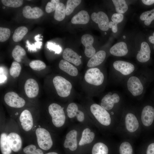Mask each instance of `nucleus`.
Returning a JSON list of instances; mask_svg holds the SVG:
<instances>
[{
  "instance_id": "1",
  "label": "nucleus",
  "mask_w": 154,
  "mask_h": 154,
  "mask_svg": "<svg viewBox=\"0 0 154 154\" xmlns=\"http://www.w3.org/2000/svg\"><path fill=\"white\" fill-rule=\"evenodd\" d=\"M47 114L45 117H40V121L57 133L67 125L68 121L64 108L55 102L48 106Z\"/></svg>"
},
{
  "instance_id": "2",
  "label": "nucleus",
  "mask_w": 154,
  "mask_h": 154,
  "mask_svg": "<svg viewBox=\"0 0 154 154\" xmlns=\"http://www.w3.org/2000/svg\"><path fill=\"white\" fill-rule=\"evenodd\" d=\"M40 116L28 109L21 111L16 120L25 141H33L35 129L39 122Z\"/></svg>"
},
{
  "instance_id": "3",
  "label": "nucleus",
  "mask_w": 154,
  "mask_h": 154,
  "mask_svg": "<svg viewBox=\"0 0 154 154\" xmlns=\"http://www.w3.org/2000/svg\"><path fill=\"white\" fill-rule=\"evenodd\" d=\"M57 133L39 121L34 133L33 141L42 150L48 151L57 141Z\"/></svg>"
},
{
  "instance_id": "4",
  "label": "nucleus",
  "mask_w": 154,
  "mask_h": 154,
  "mask_svg": "<svg viewBox=\"0 0 154 154\" xmlns=\"http://www.w3.org/2000/svg\"><path fill=\"white\" fill-rule=\"evenodd\" d=\"M89 109L88 114L94 125L105 128L111 126L112 119L111 114L100 105L92 103Z\"/></svg>"
},
{
  "instance_id": "5",
  "label": "nucleus",
  "mask_w": 154,
  "mask_h": 154,
  "mask_svg": "<svg viewBox=\"0 0 154 154\" xmlns=\"http://www.w3.org/2000/svg\"><path fill=\"white\" fill-rule=\"evenodd\" d=\"M66 112L68 122H75L81 126L94 125L86 112L75 102H71L67 105Z\"/></svg>"
},
{
  "instance_id": "6",
  "label": "nucleus",
  "mask_w": 154,
  "mask_h": 154,
  "mask_svg": "<svg viewBox=\"0 0 154 154\" xmlns=\"http://www.w3.org/2000/svg\"><path fill=\"white\" fill-rule=\"evenodd\" d=\"M7 139L13 151L17 153L22 149L23 139L16 121L11 118L7 119Z\"/></svg>"
},
{
  "instance_id": "7",
  "label": "nucleus",
  "mask_w": 154,
  "mask_h": 154,
  "mask_svg": "<svg viewBox=\"0 0 154 154\" xmlns=\"http://www.w3.org/2000/svg\"><path fill=\"white\" fill-rule=\"evenodd\" d=\"M154 78L151 71L143 80L136 76H131L127 82V90L133 96H139L143 94L146 88L152 81Z\"/></svg>"
},
{
  "instance_id": "8",
  "label": "nucleus",
  "mask_w": 154,
  "mask_h": 154,
  "mask_svg": "<svg viewBox=\"0 0 154 154\" xmlns=\"http://www.w3.org/2000/svg\"><path fill=\"white\" fill-rule=\"evenodd\" d=\"M82 126L76 125L71 127L68 131L62 141L65 149L72 151H76L78 147V139L81 129Z\"/></svg>"
},
{
  "instance_id": "9",
  "label": "nucleus",
  "mask_w": 154,
  "mask_h": 154,
  "mask_svg": "<svg viewBox=\"0 0 154 154\" xmlns=\"http://www.w3.org/2000/svg\"><path fill=\"white\" fill-rule=\"evenodd\" d=\"M53 83L57 94L62 98L68 97L70 94L72 85L68 80L60 76L54 77Z\"/></svg>"
},
{
  "instance_id": "10",
  "label": "nucleus",
  "mask_w": 154,
  "mask_h": 154,
  "mask_svg": "<svg viewBox=\"0 0 154 154\" xmlns=\"http://www.w3.org/2000/svg\"><path fill=\"white\" fill-rule=\"evenodd\" d=\"M0 147L2 154H11L12 151L7 139V119L1 116Z\"/></svg>"
},
{
  "instance_id": "11",
  "label": "nucleus",
  "mask_w": 154,
  "mask_h": 154,
  "mask_svg": "<svg viewBox=\"0 0 154 154\" xmlns=\"http://www.w3.org/2000/svg\"><path fill=\"white\" fill-rule=\"evenodd\" d=\"M104 78L103 73L97 68H89L84 75V80L87 83L96 86L101 85L104 82Z\"/></svg>"
},
{
  "instance_id": "12",
  "label": "nucleus",
  "mask_w": 154,
  "mask_h": 154,
  "mask_svg": "<svg viewBox=\"0 0 154 154\" xmlns=\"http://www.w3.org/2000/svg\"><path fill=\"white\" fill-rule=\"evenodd\" d=\"M92 126H82L78 139V146H85L92 143L96 140V133Z\"/></svg>"
},
{
  "instance_id": "13",
  "label": "nucleus",
  "mask_w": 154,
  "mask_h": 154,
  "mask_svg": "<svg viewBox=\"0 0 154 154\" xmlns=\"http://www.w3.org/2000/svg\"><path fill=\"white\" fill-rule=\"evenodd\" d=\"M4 100L8 106L14 109H21L26 104L25 100L13 92H10L6 94Z\"/></svg>"
},
{
  "instance_id": "14",
  "label": "nucleus",
  "mask_w": 154,
  "mask_h": 154,
  "mask_svg": "<svg viewBox=\"0 0 154 154\" xmlns=\"http://www.w3.org/2000/svg\"><path fill=\"white\" fill-rule=\"evenodd\" d=\"M120 101V97L116 93H109L104 96L101 100L100 105L109 112Z\"/></svg>"
},
{
  "instance_id": "15",
  "label": "nucleus",
  "mask_w": 154,
  "mask_h": 154,
  "mask_svg": "<svg viewBox=\"0 0 154 154\" xmlns=\"http://www.w3.org/2000/svg\"><path fill=\"white\" fill-rule=\"evenodd\" d=\"M115 70L123 76H127L135 70V67L132 63L123 60H116L113 63Z\"/></svg>"
},
{
  "instance_id": "16",
  "label": "nucleus",
  "mask_w": 154,
  "mask_h": 154,
  "mask_svg": "<svg viewBox=\"0 0 154 154\" xmlns=\"http://www.w3.org/2000/svg\"><path fill=\"white\" fill-rule=\"evenodd\" d=\"M124 124L127 131L130 133H134L139 129V124L135 115L133 113L129 112L124 117Z\"/></svg>"
},
{
  "instance_id": "17",
  "label": "nucleus",
  "mask_w": 154,
  "mask_h": 154,
  "mask_svg": "<svg viewBox=\"0 0 154 154\" xmlns=\"http://www.w3.org/2000/svg\"><path fill=\"white\" fill-rule=\"evenodd\" d=\"M141 119L144 126L148 127L151 126L154 120V107L150 105L144 106L141 111Z\"/></svg>"
},
{
  "instance_id": "18",
  "label": "nucleus",
  "mask_w": 154,
  "mask_h": 154,
  "mask_svg": "<svg viewBox=\"0 0 154 154\" xmlns=\"http://www.w3.org/2000/svg\"><path fill=\"white\" fill-rule=\"evenodd\" d=\"M92 20L98 24L99 28L104 31H108L109 29V23L108 18L107 15L102 11H99L97 13H93L91 15Z\"/></svg>"
},
{
  "instance_id": "19",
  "label": "nucleus",
  "mask_w": 154,
  "mask_h": 154,
  "mask_svg": "<svg viewBox=\"0 0 154 154\" xmlns=\"http://www.w3.org/2000/svg\"><path fill=\"white\" fill-rule=\"evenodd\" d=\"M24 88L27 96L30 98H35L38 94L39 86L36 81L33 79L29 78L27 80Z\"/></svg>"
},
{
  "instance_id": "20",
  "label": "nucleus",
  "mask_w": 154,
  "mask_h": 154,
  "mask_svg": "<svg viewBox=\"0 0 154 154\" xmlns=\"http://www.w3.org/2000/svg\"><path fill=\"white\" fill-rule=\"evenodd\" d=\"M82 44L85 46L84 53L86 56L91 57L96 53V50L93 46L94 38L93 36L89 34L82 36L81 38Z\"/></svg>"
},
{
  "instance_id": "21",
  "label": "nucleus",
  "mask_w": 154,
  "mask_h": 154,
  "mask_svg": "<svg viewBox=\"0 0 154 154\" xmlns=\"http://www.w3.org/2000/svg\"><path fill=\"white\" fill-rule=\"evenodd\" d=\"M62 57L64 59L76 66L82 63L80 57L76 52L69 48H66L63 51Z\"/></svg>"
},
{
  "instance_id": "22",
  "label": "nucleus",
  "mask_w": 154,
  "mask_h": 154,
  "mask_svg": "<svg viewBox=\"0 0 154 154\" xmlns=\"http://www.w3.org/2000/svg\"><path fill=\"white\" fill-rule=\"evenodd\" d=\"M151 52L148 44L145 42H143L141 43L140 50L137 55V59L140 62H146L150 58Z\"/></svg>"
},
{
  "instance_id": "23",
  "label": "nucleus",
  "mask_w": 154,
  "mask_h": 154,
  "mask_svg": "<svg viewBox=\"0 0 154 154\" xmlns=\"http://www.w3.org/2000/svg\"><path fill=\"white\" fill-rule=\"evenodd\" d=\"M22 13L23 16L28 19H36L41 17L44 12L40 8L35 7L32 8L29 6H26L23 8Z\"/></svg>"
},
{
  "instance_id": "24",
  "label": "nucleus",
  "mask_w": 154,
  "mask_h": 154,
  "mask_svg": "<svg viewBox=\"0 0 154 154\" xmlns=\"http://www.w3.org/2000/svg\"><path fill=\"white\" fill-rule=\"evenodd\" d=\"M106 53L103 50H100L96 53L88 61L87 66L90 68H94L98 66L104 61L106 56Z\"/></svg>"
},
{
  "instance_id": "25",
  "label": "nucleus",
  "mask_w": 154,
  "mask_h": 154,
  "mask_svg": "<svg viewBox=\"0 0 154 154\" xmlns=\"http://www.w3.org/2000/svg\"><path fill=\"white\" fill-rule=\"evenodd\" d=\"M110 52L114 56H122L127 54L128 50L126 44L124 42H121L117 43L112 47Z\"/></svg>"
},
{
  "instance_id": "26",
  "label": "nucleus",
  "mask_w": 154,
  "mask_h": 154,
  "mask_svg": "<svg viewBox=\"0 0 154 154\" xmlns=\"http://www.w3.org/2000/svg\"><path fill=\"white\" fill-rule=\"evenodd\" d=\"M58 66L61 70L71 76H76L78 74L77 68L64 59L60 61Z\"/></svg>"
},
{
  "instance_id": "27",
  "label": "nucleus",
  "mask_w": 154,
  "mask_h": 154,
  "mask_svg": "<svg viewBox=\"0 0 154 154\" xmlns=\"http://www.w3.org/2000/svg\"><path fill=\"white\" fill-rule=\"evenodd\" d=\"M94 144L92 154H110L109 146L103 141H97Z\"/></svg>"
},
{
  "instance_id": "28",
  "label": "nucleus",
  "mask_w": 154,
  "mask_h": 154,
  "mask_svg": "<svg viewBox=\"0 0 154 154\" xmlns=\"http://www.w3.org/2000/svg\"><path fill=\"white\" fill-rule=\"evenodd\" d=\"M89 19L90 16L88 12L81 10L72 17L71 22L75 24H86L89 22Z\"/></svg>"
},
{
  "instance_id": "29",
  "label": "nucleus",
  "mask_w": 154,
  "mask_h": 154,
  "mask_svg": "<svg viewBox=\"0 0 154 154\" xmlns=\"http://www.w3.org/2000/svg\"><path fill=\"white\" fill-rule=\"evenodd\" d=\"M117 151L119 154H134L132 145L127 141L122 142L119 146Z\"/></svg>"
},
{
  "instance_id": "30",
  "label": "nucleus",
  "mask_w": 154,
  "mask_h": 154,
  "mask_svg": "<svg viewBox=\"0 0 154 154\" xmlns=\"http://www.w3.org/2000/svg\"><path fill=\"white\" fill-rule=\"evenodd\" d=\"M65 7L62 3H59L57 5L54 14V18L56 20L61 21L65 17Z\"/></svg>"
},
{
  "instance_id": "31",
  "label": "nucleus",
  "mask_w": 154,
  "mask_h": 154,
  "mask_svg": "<svg viewBox=\"0 0 154 154\" xmlns=\"http://www.w3.org/2000/svg\"><path fill=\"white\" fill-rule=\"evenodd\" d=\"M28 31V29L25 26H21L15 31L13 35V39L15 42L21 40Z\"/></svg>"
},
{
  "instance_id": "32",
  "label": "nucleus",
  "mask_w": 154,
  "mask_h": 154,
  "mask_svg": "<svg viewBox=\"0 0 154 154\" xmlns=\"http://www.w3.org/2000/svg\"><path fill=\"white\" fill-rule=\"evenodd\" d=\"M26 54L25 49L19 45L15 46L12 52V56L14 60L18 62H21L22 58Z\"/></svg>"
},
{
  "instance_id": "33",
  "label": "nucleus",
  "mask_w": 154,
  "mask_h": 154,
  "mask_svg": "<svg viewBox=\"0 0 154 154\" xmlns=\"http://www.w3.org/2000/svg\"><path fill=\"white\" fill-rule=\"evenodd\" d=\"M116 11L117 13L123 14L126 12L128 7L124 0H112Z\"/></svg>"
},
{
  "instance_id": "34",
  "label": "nucleus",
  "mask_w": 154,
  "mask_h": 154,
  "mask_svg": "<svg viewBox=\"0 0 154 154\" xmlns=\"http://www.w3.org/2000/svg\"><path fill=\"white\" fill-rule=\"evenodd\" d=\"M35 144H30L24 147L23 150L25 154H44L42 150Z\"/></svg>"
},
{
  "instance_id": "35",
  "label": "nucleus",
  "mask_w": 154,
  "mask_h": 154,
  "mask_svg": "<svg viewBox=\"0 0 154 154\" xmlns=\"http://www.w3.org/2000/svg\"><path fill=\"white\" fill-rule=\"evenodd\" d=\"M140 18L142 21H145L144 23L145 25H149L154 20V8L143 13L140 15Z\"/></svg>"
},
{
  "instance_id": "36",
  "label": "nucleus",
  "mask_w": 154,
  "mask_h": 154,
  "mask_svg": "<svg viewBox=\"0 0 154 154\" xmlns=\"http://www.w3.org/2000/svg\"><path fill=\"white\" fill-rule=\"evenodd\" d=\"M81 2V0H68L65 7L66 15H70Z\"/></svg>"
},
{
  "instance_id": "37",
  "label": "nucleus",
  "mask_w": 154,
  "mask_h": 154,
  "mask_svg": "<svg viewBox=\"0 0 154 154\" xmlns=\"http://www.w3.org/2000/svg\"><path fill=\"white\" fill-rule=\"evenodd\" d=\"M21 70V67L20 64L16 61L13 62L9 70L10 75L13 77H17L19 75Z\"/></svg>"
},
{
  "instance_id": "38",
  "label": "nucleus",
  "mask_w": 154,
  "mask_h": 154,
  "mask_svg": "<svg viewBox=\"0 0 154 154\" xmlns=\"http://www.w3.org/2000/svg\"><path fill=\"white\" fill-rule=\"evenodd\" d=\"M29 65L32 69L35 70L40 71L45 68L46 67L45 63L40 60H35L32 61Z\"/></svg>"
},
{
  "instance_id": "39",
  "label": "nucleus",
  "mask_w": 154,
  "mask_h": 154,
  "mask_svg": "<svg viewBox=\"0 0 154 154\" xmlns=\"http://www.w3.org/2000/svg\"><path fill=\"white\" fill-rule=\"evenodd\" d=\"M1 2L6 6L16 8L21 6L23 1L21 0H2Z\"/></svg>"
},
{
  "instance_id": "40",
  "label": "nucleus",
  "mask_w": 154,
  "mask_h": 154,
  "mask_svg": "<svg viewBox=\"0 0 154 154\" xmlns=\"http://www.w3.org/2000/svg\"><path fill=\"white\" fill-rule=\"evenodd\" d=\"M11 34L10 30L7 28L0 27V41L4 42L7 40Z\"/></svg>"
},
{
  "instance_id": "41",
  "label": "nucleus",
  "mask_w": 154,
  "mask_h": 154,
  "mask_svg": "<svg viewBox=\"0 0 154 154\" xmlns=\"http://www.w3.org/2000/svg\"><path fill=\"white\" fill-rule=\"evenodd\" d=\"M59 0H51L48 2L45 7V11L48 13H51L55 10L56 8L59 3Z\"/></svg>"
},
{
  "instance_id": "42",
  "label": "nucleus",
  "mask_w": 154,
  "mask_h": 154,
  "mask_svg": "<svg viewBox=\"0 0 154 154\" xmlns=\"http://www.w3.org/2000/svg\"><path fill=\"white\" fill-rule=\"evenodd\" d=\"M27 47L30 50L36 51L37 48L40 49L42 45V42L40 41H36L34 44H30L28 40L26 41Z\"/></svg>"
},
{
  "instance_id": "43",
  "label": "nucleus",
  "mask_w": 154,
  "mask_h": 154,
  "mask_svg": "<svg viewBox=\"0 0 154 154\" xmlns=\"http://www.w3.org/2000/svg\"><path fill=\"white\" fill-rule=\"evenodd\" d=\"M47 47L49 50L54 51L55 53L59 54L62 50L61 48L59 45H56L51 42L47 43Z\"/></svg>"
},
{
  "instance_id": "44",
  "label": "nucleus",
  "mask_w": 154,
  "mask_h": 154,
  "mask_svg": "<svg viewBox=\"0 0 154 154\" xmlns=\"http://www.w3.org/2000/svg\"><path fill=\"white\" fill-rule=\"evenodd\" d=\"M123 15L119 13H114L112 15L111 18L112 21L117 24L121 23L123 20Z\"/></svg>"
},
{
  "instance_id": "45",
  "label": "nucleus",
  "mask_w": 154,
  "mask_h": 154,
  "mask_svg": "<svg viewBox=\"0 0 154 154\" xmlns=\"http://www.w3.org/2000/svg\"><path fill=\"white\" fill-rule=\"evenodd\" d=\"M145 154H154V143L150 144L147 146Z\"/></svg>"
},
{
  "instance_id": "46",
  "label": "nucleus",
  "mask_w": 154,
  "mask_h": 154,
  "mask_svg": "<svg viewBox=\"0 0 154 154\" xmlns=\"http://www.w3.org/2000/svg\"><path fill=\"white\" fill-rule=\"evenodd\" d=\"M141 1L144 4L150 5L154 3V0H142Z\"/></svg>"
},
{
  "instance_id": "47",
  "label": "nucleus",
  "mask_w": 154,
  "mask_h": 154,
  "mask_svg": "<svg viewBox=\"0 0 154 154\" xmlns=\"http://www.w3.org/2000/svg\"><path fill=\"white\" fill-rule=\"evenodd\" d=\"M112 30L114 33H116L117 31V24L114 23L112 28Z\"/></svg>"
},
{
  "instance_id": "48",
  "label": "nucleus",
  "mask_w": 154,
  "mask_h": 154,
  "mask_svg": "<svg viewBox=\"0 0 154 154\" xmlns=\"http://www.w3.org/2000/svg\"><path fill=\"white\" fill-rule=\"evenodd\" d=\"M148 39L150 42L154 44V32L153 33V35L150 36L149 37Z\"/></svg>"
},
{
  "instance_id": "49",
  "label": "nucleus",
  "mask_w": 154,
  "mask_h": 154,
  "mask_svg": "<svg viewBox=\"0 0 154 154\" xmlns=\"http://www.w3.org/2000/svg\"><path fill=\"white\" fill-rule=\"evenodd\" d=\"M40 36V34H38L35 37V39L36 41H39L40 40H42V39L39 38Z\"/></svg>"
},
{
  "instance_id": "50",
  "label": "nucleus",
  "mask_w": 154,
  "mask_h": 154,
  "mask_svg": "<svg viewBox=\"0 0 154 154\" xmlns=\"http://www.w3.org/2000/svg\"><path fill=\"white\" fill-rule=\"evenodd\" d=\"M114 23L112 21H110L109 22L108 25L109 28H112V27L114 24Z\"/></svg>"
},
{
  "instance_id": "51",
  "label": "nucleus",
  "mask_w": 154,
  "mask_h": 154,
  "mask_svg": "<svg viewBox=\"0 0 154 154\" xmlns=\"http://www.w3.org/2000/svg\"><path fill=\"white\" fill-rule=\"evenodd\" d=\"M45 154H58L57 153L55 152H50L47 153Z\"/></svg>"
},
{
  "instance_id": "52",
  "label": "nucleus",
  "mask_w": 154,
  "mask_h": 154,
  "mask_svg": "<svg viewBox=\"0 0 154 154\" xmlns=\"http://www.w3.org/2000/svg\"><path fill=\"white\" fill-rule=\"evenodd\" d=\"M5 7H3V9H5Z\"/></svg>"
},
{
  "instance_id": "53",
  "label": "nucleus",
  "mask_w": 154,
  "mask_h": 154,
  "mask_svg": "<svg viewBox=\"0 0 154 154\" xmlns=\"http://www.w3.org/2000/svg\"></svg>"
}]
</instances>
